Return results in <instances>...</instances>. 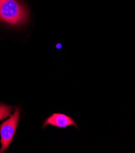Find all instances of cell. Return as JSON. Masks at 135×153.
<instances>
[{"label":"cell","mask_w":135,"mask_h":153,"mask_svg":"<svg viewBox=\"0 0 135 153\" xmlns=\"http://www.w3.org/2000/svg\"><path fill=\"white\" fill-rule=\"evenodd\" d=\"M28 12L18 0H0V20L13 26L26 22Z\"/></svg>","instance_id":"cell-1"},{"label":"cell","mask_w":135,"mask_h":153,"mask_svg":"<svg viewBox=\"0 0 135 153\" xmlns=\"http://www.w3.org/2000/svg\"><path fill=\"white\" fill-rule=\"evenodd\" d=\"M48 125H51L55 128L60 129L73 126L79 129L78 125L76 121L70 116L60 112L54 113L49 116L44 121L43 129L45 128Z\"/></svg>","instance_id":"cell-3"},{"label":"cell","mask_w":135,"mask_h":153,"mask_svg":"<svg viewBox=\"0 0 135 153\" xmlns=\"http://www.w3.org/2000/svg\"><path fill=\"white\" fill-rule=\"evenodd\" d=\"M20 119V109L17 108L10 117L0 126L1 148L0 152H4L10 145Z\"/></svg>","instance_id":"cell-2"},{"label":"cell","mask_w":135,"mask_h":153,"mask_svg":"<svg viewBox=\"0 0 135 153\" xmlns=\"http://www.w3.org/2000/svg\"><path fill=\"white\" fill-rule=\"evenodd\" d=\"M12 112V106L4 103L0 104V120H3L11 115Z\"/></svg>","instance_id":"cell-4"}]
</instances>
